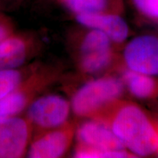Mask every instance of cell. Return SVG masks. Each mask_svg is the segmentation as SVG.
Wrapping results in <instances>:
<instances>
[{
	"mask_svg": "<svg viewBox=\"0 0 158 158\" xmlns=\"http://www.w3.org/2000/svg\"><path fill=\"white\" fill-rule=\"evenodd\" d=\"M75 15L110 13L123 15L124 0H59Z\"/></svg>",
	"mask_w": 158,
	"mask_h": 158,
	"instance_id": "cell-11",
	"label": "cell"
},
{
	"mask_svg": "<svg viewBox=\"0 0 158 158\" xmlns=\"http://www.w3.org/2000/svg\"><path fill=\"white\" fill-rule=\"evenodd\" d=\"M157 122H158V117H157ZM157 155H158V152H157Z\"/></svg>",
	"mask_w": 158,
	"mask_h": 158,
	"instance_id": "cell-17",
	"label": "cell"
},
{
	"mask_svg": "<svg viewBox=\"0 0 158 158\" xmlns=\"http://www.w3.org/2000/svg\"><path fill=\"white\" fill-rule=\"evenodd\" d=\"M96 118L107 124L135 157L157 155V117L138 104L122 98Z\"/></svg>",
	"mask_w": 158,
	"mask_h": 158,
	"instance_id": "cell-1",
	"label": "cell"
},
{
	"mask_svg": "<svg viewBox=\"0 0 158 158\" xmlns=\"http://www.w3.org/2000/svg\"><path fill=\"white\" fill-rule=\"evenodd\" d=\"M13 34V27L11 21L5 14L0 13V43Z\"/></svg>",
	"mask_w": 158,
	"mask_h": 158,
	"instance_id": "cell-15",
	"label": "cell"
},
{
	"mask_svg": "<svg viewBox=\"0 0 158 158\" xmlns=\"http://www.w3.org/2000/svg\"><path fill=\"white\" fill-rule=\"evenodd\" d=\"M78 144L100 152L106 158L135 157L105 122L98 118H87L76 130Z\"/></svg>",
	"mask_w": 158,
	"mask_h": 158,
	"instance_id": "cell-3",
	"label": "cell"
},
{
	"mask_svg": "<svg viewBox=\"0 0 158 158\" xmlns=\"http://www.w3.org/2000/svg\"><path fill=\"white\" fill-rule=\"evenodd\" d=\"M31 89L19 85L15 90L0 99V118L15 116L28 106L32 94Z\"/></svg>",
	"mask_w": 158,
	"mask_h": 158,
	"instance_id": "cell-12",
	"label": "cell"
},
{
	"mask_svg": "<svg viewBox=\"0 0 158 158\" xmlns=\"http://www.w3.org/2000/svg\"><path fill=\"white\" fill-rule=\"evenodd\" d=\"M23 37L13 34L0 43V70H14L29 56V44Z\"/></svg>",
	"mask_w": 158,
	"mask_h": 158,
	"instance_id": "cell-10",
	"label": "cell"
},
{
	"mask_svg": "<svg viewBox=\"0 0 158 158\" xmlns=\"http://www.w3.org/2000/svg\"><path fill=\"white\" fill-rule=\"evenodd\" d=\"M78 22L86 28L106 34L118 48H122L130 36V27L122 15L110 13H92L76 15Z\"/></svg>",
	"mask_w": 158,
	"mask_h": 158,
	"instance_id": "cell-8",
	"label": "cell"
},
{
	"mask_svg": "<svg viewBox=\"0 0 158 158\" xmlns=\"http://www.w3.org/2000/svg\"><path fill=\"white\" fill-rule=\"evenodd\" d=\"M135 13L146 22L158 25V0H129Z\"/></svg>",
	"mask_w": 158,
	"mask_h": 158,
	"instance_id": "cell-13",
	"label": "cell"
},
{
	"mask_svg": "<svg viewBox=\"0 0 158 158\" xmlns=\"http://www.w3.org/2000/svg\"><path fill=\"white\" fill-rule=\"evenodd\" d=\"M22 83V75L16 70H0V99L15 90Z\"/></svg>",
	"mask_w": 158,
	"mask_h": 158,
	"instance_id": "cell-14",
	"label": "cell"
},
{
	"mask_svg": "<svg viewBox=\"0 0 158 158\" xmlns=\"http://www.w3.org/2000/svg\"><path fill=\"white\" fill-rule=\"evenodd\" d=\"M119 77L130 95L140 100L152 101L158 99V78L132 71L121 67Z\"/></svg>",
	"mask_w": 158,
	"mask_h": 158,
	"instance_id": "cell-9",
	"label": "cell"
},
{
	"mask_svg": "<svg viewBox=\"0 0 158 158\" xmlns=\"http://www.w3.org/2000/svg\"><path fill=\"white\" fill-rule=\"evenodd\" d=\"M120 59L124 68L158 78V37L141 35L127 41Z\"/></svg>",
	"mask_w": 158,
	"mask_h": 158,
	"instance_id": "cell-4",
	"label": "cell"
},
{
	"mask_svg": "<svg viewBox=\"0 0 158 158\" xmlns=\"http://www.w3.org/2000/svg\"><path fill=\"white\" fill-rule=\"evenodd\" d=\"M124 92L120 77L105 75L81 86L73 97L71 108L79 117L98 118L114 102L122 99Z\"/></svg>",
	"mask_w": 158,
	"mask_h": 158,
	"instance_id": "cell-2",
	"label": "cell"
},
{
	"mask_svg": "<svg viewBox=\"0 0 158 158\" xmlns=\"http://www.w3.org/2000/svg\"><path fill=\"white\" fill-rule=\"evenodd\" d=\"M76 127L68 122L61 127L40 135L31 144L28 157L31 158H57L66 154L76 135Z\"/></svg>",
	"mask_w": 158,
	"mask_h": 158,
	"instance_id": "cell-6",
	"label": "cell"
},
{
	"mask_svg": "<svg viewBox=\"0 0 158 158\" xmlns=\"http://www.w3.org/2000/svg\"><path fill=\"white\" fill-rule=\"evenodd\" d=\"M71 105L56 94L41 97L30 104L27 112L29 122L43 129H54L68 122Z\"/></svg>",
	"mask_w": 158,
	"mask_h": 158,
	"instance_id": "cell-5",
	"label": "cell"
},
{
	"mask_svg": "<svg viewBox=\"0 0 158 158\" xmlns=\"http://www.w3.org/2000/svg\"><path fill=\"white\" fill-rule=\"evenodd\" d=\"M13 2H17V0H0V7H7L11 5Z\"/></svg>",
	"mask_w": 158,
	"mask_h": 158,
	"instance_id": "cell-16",
	"label": "cell"
},
{
	"mask_svg": "<svg viewBox=\"0 0 158 158\" xmlns=\"http://www.w3.org/2000/svg\"><path fill=\"white\" fill-rule=\"evenodd\" d=\"M29 121L12 116L0 118V158H17L24 155L28 147Z\"/></svg>",
	"mask_w": 158,
	"mask_h": 158,
	"instance_id": "cell-7",
	"label": "cell"
}]
</instances>
